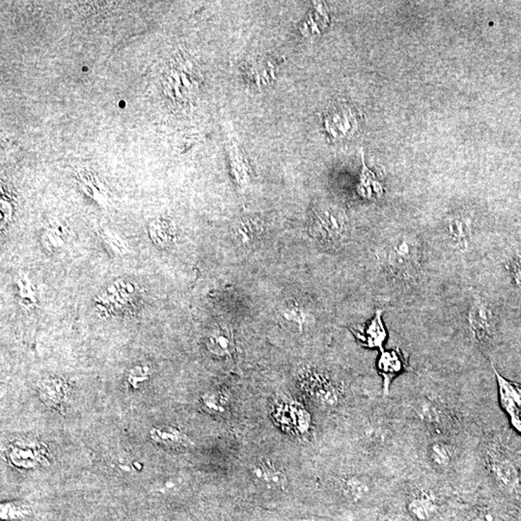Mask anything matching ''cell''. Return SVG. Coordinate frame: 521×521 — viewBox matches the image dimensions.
<instances>
[{"mask_svg": "<svg viewBox=\"0 0 521 521\" xmlns=\"http://www.w3.org/2000/svg\"><path fill=\"white\" fill-rule=\"evenodd\" d=\"M111 521H114V520H111Z\"/></svg>", "mask_w": 521, "mask_h": 521, "instance_id": "836d02e7", "label": "cell"}, {"mask_svg": "<svg viewBox=\"0 0 521 521\" xmlns=\"http://www.w3.org/2000/svg\"><path fill=\"white\" fill-rule=\"evenodd\" d=\"M151 370L148 366H136L129 372L128 381L134 388H138L141 383L148 381Z\"/></svg>", "mask_w": 521, "mask_h": 521, "instance_id": "4316f807", "label": "cell"}, {"mask_svg": "<svg viewBox=\"0 0 521 521\" xmlns=\"http://www.w3.org/2000/svg\"><path fill=\"white\" fill-rule=\"evenodd\" d=\"M421 244L415 236L396 237L386 248V266L398 280L416 279L421 271Z\"/></svg>", "mask_w": 521, "mask_h": 521, "instance_id": "6da1fadb", "label": "cell"}, {"mask_svg": "<svg viewBox=\"0 0 521 521\" xmlns=\"http://www.w3.org/2000/svg\"><path fill=\"white\" fill-rule=\"evenodd\" d=\"M468 330L473 339L486 343L496 334V319L493 310L481 295H473L467 311Z\"/></svg>", "mask_w": 521, "mask_h": 521, "instance_id": "277c9868", "label": "cell"}, {"mask_svg": "<svg viewBox=\"0 0 521 521\" xmlns=\"http://www.w3.org/2000/svg\"><path fill=\"white\" fill-rule=\"evenodd\" d=\"M349 103H337L331 105L323 115V127L332 139H344L354 136L359 128L360 114Z\"/></svg>", "mask_w": 521, "mask_h": 521, "instance_id": "5b68a950", "label": "cell"}, {"mask_svg": "<svg viewBox=\"0 0 521 521\" xmlns=\"http://www.w3.org/2000/svg\"><path fill=\"white\" fill-rule=\"evenodd\" d=\"M28 515V507L17 503H4L1 505V518L6 520H19Z\"/></svg>", "mask_w": 521, "mask_h": 521, "instance_id": "484cf974", "label": "cell"}, {"mask_svg": "<svg viewBox=\"0 0 521 521\" xmlns=\"http://www.w3.org/2000/svg\"><path fill=\"white\" fill-rule=\"evenodd\" d=\"M102 239L105 244H107L111 248V251L114 253L122 255V254L126 253L127 246L123 240L118 236H114V234H103Z\"/></svg>", "mask_w": 521, "mask_h": 521, "instance_id": "f1b7e54d", "label": "cell"}, {"mask_svg": "<svg viewBox=\"0 0 521 521\" xmlns=\"http://www.w3.org/2000/svg\"><path fill=\"white\" fill-rule=\"evenodd\" d=\"M478 521H502V520L494 513H482L478 518Z\"/></svg>", "mask_w": 521, "mask_h": 521, "instance_id": "1f68e13d", "label": "cell"}, {"mask_svg": "<svg viewBox=\"0 0 521 521\" xmlns=\"http://www.w3.org/2000/svg\"><path fill=\"white\" fill-rule=\"evenodd\" d=\"M343 489L350 500L359 502L364 500L370 496L372 487L366 478L352 475L343 480Z\"/></svg>", "mask_w": 521, "mask_h": 521, "instance_id": "ffe728a7", "label": "cell"}, {"mask_svg": "<svg viewBox=\"0 0 521 521\" xmlns=\"http://www.w3.org/2000/svg\"><path fill=\"white\" fill-rule=\"evenodd\" d=\"M295 521H319V520H316V518H299V520H297Z\"/></svg>", "mask_w": 521, "mask_h": 521, "instance_id": "d6a6232c", "label": "cell"}, {"mask_svg": "<svg viewBox=\"0 0 521 521\" xmlns=\"http://www.w3.org/2000/svg\"><path fill=\"white\" fill-rule=\"evenodd\" d=\"M275 423L285 433L301 436L306 434L311 425L308 412L300 403L293 400H281L273 408Z\"/></svg>", "mask_w": 521, "mask_h": 521, "instance_id": "8992f818", "label": "cell"}, {"mask_svg": "<svg viewBox=\"0 0 521 521\" xmlns=\"http://www.w3.org/2000/svg\"><path fill=\"white\" fill-rule=\"evenodd\" d=\"M228 396L222 391H210L204 394L201 398L204 408L212 414L220 415L226 412L228 407Z\"/></svg>", "mask_w": 521, "mask_h": 521, "instance_id": "603a6c76", "label": "cell"}, {"mask_svg": "<svg viewBox=\"0 0 521 521\" xmlns=\"http://www.w3.org/2000/svg\"><path fill=\"white\" fill-rule=\"evenodd\" d=\"M376 367L383 376L384 395H387L393 379L407 369V363L400 350H383L379 354Z\"/></svg>", "mask_w": 521, "mask_h": 521, "instance_id": "7c38bea8", "label": "cell"}, {"mask_svg": "<svg viewBox=\"0 0 521 521\" xmlns=\"http://www.w3.org/2000/svg\"><path fill=\"white\" fill-rule=\"evenodd\" d=\"M448 236L460 251L469 248L473 237L472 222L465 215H455L448 220Z\"/></svg>", "mask_w": 521, "mask_h": 521, "instance_id": "9a60e30c", "label": "cell"}, {"mask_svg": "<svg viewBox=\"0 0 521 521\" xmlns=\"http://www.w3.org/2000/svg\"><path fill=\"white\" fill-rule=\"evenodd\" d=\"M357 192L359 195L366 199L379 198L383 196L384 192L383 184L376 179V175L366 167L364 162L363 169L360 175L359 184L357 186Z\"/></svg>", "mask_w": 521, "mask_h": 521, "instance_id": "7402d4cb", "label": "cell"}, {"mask_svg": "<svg viewBox=\"0 0 521 521\" xmlns=\"http://www.w3.org/2000/svg\"><path fill=\"white\" fill-rule=\"evenodd\" d=\"M407 511L416 521H429L436 515L438 507L431 497L422 494L408 503Z\"/></svg>", "mask_w": 521, "mask_h": 521, "instance_id": "d6986e66", "label": "cell"}, {"mask_svg": "<svg viewBox=\"0 0 521 521\" xmlns=\"http://www.w3.org/2000/svg\"><path fill=\"white\" fill-rule=\"evenodd\" d=\"M415 414L423 423L429 426H438L441 423V413L438 405L427 397L417 398L414 403Z\"/></svg>", "mask_w": 521, "mask_h": 521, "instance_id": "44dd1931", "label": "cell"}, {"mask_svg": "<svg viewBox=\"0 0 521 521\" xmlns=\"http://www.w3.org/2000/svg\"><path fill=\"white\" fill-rule=\"evenodd\" d=\"M19 289L21 290H32V287H31L30 280L26 279V278H25V279L19 281ZM26 295H28V301H30V304H34V301H35L34 293H33V290H31V292L21 293V297H23V299H25Z\"/></svg>", "mask_w": 521, "mask_h": 521, "instance_id": "4dcf8cb0", "label": "cell"}, {"mask_svg": "<svg viewBox=\"0 0 521 521\" xmlns=\"http://www.w3.org/2000/svg\"><path fill=\"white\" fill-rule=\"evenodd\" d=\"M491 367L496 374L502 410L508 415L511 426L521 436V384L502 376L493 364Z\"/></svg>", "mask_w": 521, "mask_h": 521, "instance_id": "ba28073f", "label": "cell"}, {"mask_svg": "<svg viewBox=\"0 0 521 521\" xmlns=\"http://www.w3.org/2000/svg\"><path fill=\"white\" fill-rule=\"evenodd\" d=\"M489 467L494 481L508 492L521 487V465L510 451L496 447L489 455Z\"/></svg>", "mask_w": 521, "mask_h": 521, "instance_id": "3957f363", "label": "cell"}, {"mask_svg": "<svg viewBox=\"0 0 521 521\" xmlns=\"http://www.w3.org/2000/svg\"><path fill=\"white\" fill-rule=\"evenodd\" d=\"M300 384L310 397L323 407H335L339 403L340 393L337 386L320 372L315 370L305 371Z\"/></svg>", "mask_w": 521, "mask_h": 521, "instance_id": "9c48e42d", "label": "cell"}, {"mask_svg": "<svg viewBox=\"0 0 521 521\" xmlns=\"http://www.w3.org/2000/svg\"><path fill=\"white\" fill-rule=\"evenodd\" d=\"M175 237L176 236H175L174 230L168 225L153 228L152 233H151V239L158 246H170L174 242Z\"/></svg>", "mask_w": 521, "mask_h": 521, "instance_id": "d4e9b609", "label": "cell"}, {"mask_svg": "<svg viewBox=\"0 0 521 521\" xmlns=\"http://www.w3.org/2000/svg\"><path fill=\"white\" fill-rule=\"evenodd\" d=\"M251 473L256 484L266 489L282 491L288 486L286 473L270 460H258L252 463Z\"/></svg>", "mask_w": 521, "mask_h": 521, "instance_id": "30bf717a", "label": "cell"}, {"mask_svg": "<svg viewBox=\"0 0 521 521\" xmlns=\"http://www.w3.org/2000/svg\"><path fill=\"white\" fill-rule=\"evenodd\" d=\"M310 232L323 246L336 247L349 237V220L344 211L337 206H320L313 210Z\"/></svg>", "mask_w": 521, "mask_h": 521, "instance_id": "7a4b0ae2", "label": "cell"}, {"mask_svg": "<svg viewBox=\"0 0 521 521\" xmlns=\"http://www.w3.org/2000/svg\"><path fill=\"white\" fill-rule=\"evenodd\" d=\"M138 285L129 281H118L110 286L97 299V306L105 315H118L134 304L138 295Z\"/></svg>", "mask_w": 521, "mask_h": 521, "instance_id": "52a82bcc", "label": "cell"}, {"mask_svg": "<svg viewBox=\"0 0 521 521\" xmlns=\"http://www.w3.org/2000/svg\"><path fill=\"white\" fill-rule=\"evenodd\" d=\"M40 393L45 402L59 405L68 398V386L59 378L45 379L40 384Z\"/></svg>", "mask_w": 521, "mask_h": 521, "instance_id": "e0dca14e", "label": "cell"}, {"mask_svg": "<svg viewBox=\"0 0 521 521\" xmlns=\"http://www.w3.org/2000/svg\"><path fill=\"white\" fill-rule=\"evenodd\" d=\"M427 457L434 469L447 470L453 462L452 449L447 443L436 440L428 446Z\"/></svg>", "mask_w": 521, "mask_h": 521, "instance_id": "ac0fdd59", "label": "cell"}, {"mask_svg": "<svg viewBox=\"0 0 521 521\" xmlns=\"http://www.w3.org/2000/svg\"><path fill=\"white\" fill-rule=\"evenodd\" d=\"M150 438L153 443L167 447H187L191 444V439L175 427H153L150 431Z\"/></svg>", "mask_w": 521, "mask_h": 521, "instance_id": "2e32d148", "label": "cell"}, {"mask_svg": "<svg viewBox=\"0 0 521 521\" xmlns=\"http://www.w3.org/2000/svg\"><path fill=\"white\" fill-rule=\"evenodd\" d=\"M281 315L286 320L297 323L300 331L304 330V326L307 321V313L297 301H290L285 304L281 309Z\"/></svg>", "mask_w": 521, "mask_h": 521, "instance_id": "cb8c5ba5", "label": "cell"}, {"mask_svg": "<svg viewBox=\"0 0 521 521\" xmlns=\"http://www.w3.org/2000/svg\"><path fill=\"white\" fill-rule=\"evenodd\" d=\"M205 344L209 352L218 357H231L236 350L233 331L224 325L213 326L206 336Z\"/></svg>", "mask_w": 521, "mask_h": 521, "instance_id": "4fadbf2b", "label": "cell"}, {"mask_svg": "<svg viewBox=\"0 0 521 521\" xmlns=\"http://www.w3.org/2000/svg\"><path fill=\"white\" fill-rule=\"evenodd\" d=\"M511 273L516 286L521 289V255L515 257L511 262Z\"/></svg>", "mask_w": 521, "mask_h": 521, "instance_id": "f546056e", "label": "cell"}, {"mask_svg": "<svg viewBox=\"0 0 521 521\" xmlns=\"http://www.w3.org/2000/svg\"><path fill=\"white\" fill-rule=\"evenodd\" d=\"M383 310L376 309V314L366 326L354 330V334L364 347L383 350L387 339V330L383 320Z\"/></svg>", "mask_w": 521, "mask_h": 521, "instance_id": "8fae6325", "label": "cell"}, {"mask_svg": "<svg viewBox=\"0 0 521 521\" xmlns=\"http://www.w3.org/2000/svg\"><path fill=\"white\" fill-rule=\"evenodd\" d=\"M255 232L256 229L253 222L251 220L242 222L236 230L237 239L240 240L242 244H251L255 237Z\"/></svg>", "mask_w": 521, "mask_h": 521, "instance_id": "83f0119b", "label": "cell"}, {"mask_svg": "<svg viewBox=\"0 0 521 521\" xmlns=\"http://www.w3.org/2000/svg\"><path fill=\"white\" fill-rule=\"evenodd\" d=\"M11 462L17 467L33 468L45 460V448L34 441L17 443L10 450Z\"/></svg>", "mask_w": 521, "mask_h": 521, "instance_id": "5bb4252c", "label": "cell"}]
</instances>
